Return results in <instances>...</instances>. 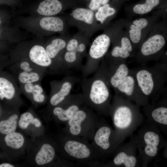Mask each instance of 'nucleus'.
Here are the masks:
<instances>
[{"mask_svg": "<svg viewBox=\"0 0 167 167\" xmlns=\"http://www.w3.org/2000/svg\"><path fill=\"white\" fill-rule=\"evenodd\" d=\"M142 166H146L158 156L160 150L165 144L160 130L149 123L143 126L137 135L133 137Z\"/></svg>", "mask_w": 167, "mask_h": 167, "instance_id": "obj_5", "label": "nucleus"}, {"mask_svg": "<svg viewBox=\"0 0 167 167\" xmlns=\"http://www.w3.org/2000/svg\"><path fill=\"white\" fill-rule=\"evenodd\" d=\"M61 139V152L66 161L88 165L98 164L100 159L89 140L64 134Z\"/></svg>", "mask_w": 167, "mask_h": 167, "instance_id": "obj_4", "label": "nucleus"}, {"mask_svg": "<svg viewBox=\"0 0 167 167\" xmlns=\"http://www.w3.org/2000/svg\"><path fill=\"white\" fill-rule=\"evenodd\" d=\"M10 62L4 59H0V69H5L10 66Z\"/></svg>", "mask_w": 167, "mask_h": 167, "instance_id": "obj_33", "label": "nucleus"}, {"mask_svg": "<svg viewBox=\"0 0 167 167\" xmlns=\"http://www.w3.org/2000/svg\"><path fill=\"white\" fill-rule=\"evenodd\" d=\"M137 84L142 93L149 101L154 103L165 90L167 66L158 63L148 66H141L133 70Z\"/></svg>", "mask_w": 167, "mask_h": 167, "instance_id": "obj_3", "label": "nucleus"}, {"mask_svg": "<svg viewBox=\"0 0 167 167\" xmlns=\"http://www.w3.org/2000/svg\"><path fill=\"white\" fill-rule=\"evenodd\" d=\"M5 141L9 147L14 149H18L24 145V139L21 134L15 131L6 135Z\"/></svg>", "mask_w": 167, "mask_h": 167, "instance_id": "obj_27", "label": "nucleus"}, {"mask_svg": "<svg viewBox=\"0 0 167 167\" xmlns=\"http://www.w3.org/2000/svg\"><path fill=\"white\" fill-rule=\"evenodd\" d=\"M40 25L45 30L54 32L61 31L64 28L62 20L55 17L47 16L42 18L40 20Z\"/></svg>", "mask_w": 167, "mask_h": 167, "instance_id": "obj_21", "label": "nucleus"}, {"mask_svg": "<svg viewBox=\"0 0 167 167\" xmlns=\"http://www.w3.org/2000/svg\"><path fill=\"white\" fill-rule=\"evenodd\" d=\"M110 0H91L89 5V9L92 11L97 10L101 6L108 3Z\"/></svg>", "mask_w": 167, "mask_h": 167, "instance_id": "obj_31", "label": "nucleus"}, {"mask_svg": "<svg viewBox=\"0 0 167 167\" xmlns=\"http://www.w3.org/2000/svg\"><path fill=\"white\" fill-rule=\"evenodd\" d=\"M34 118L33 114L30 112H26L23 113L19 121V127L22 129H26L30 124H32Z\"/></svg>", "mask_w": 167, "mask_h": 167, "instance_id": "obj_30", "label": "nucleus"}, {"mask_svg": "<svg viewBox=\"0 0 167 167\" xmlns=\"http://www.w3.org/2000/svg\"><path fill=\"white\" fill-rule=\"evenodd\" d=\"M28 60L36 65L54 71L53 62L42 46L36 45L32 47L28 52Z\"/></svg>", "mask_w": 167, "mask_h": 167, "instance_id": "obj_16", "label": "nucleus"}, {"mask_svg": "<svg viewBox=\"0 0 167 167\" xmlns=\"http://www.w3.org/2000/svg\"><path fill=\"white\" fill-rule=\"evenodd\" d=\"M101 120L96 112L85 105L65 124L64 134L91 141Z\"/></svg>", "mask_w": 167, "mask_h": 167, "instance_id": "obj_6", "label": "nucleus"}, {"mask_svg": "<svg viewBox=\"0 0 167 167\" xmlns=\"http://www.w3.org/2000/svg\"><path fill=\"white\" fill-rule=\"evenodd\" d=\"M111 87L114 90L129 74L130 69L124 62L113 63L109 66L102 65Z\"/></svg>", "mask_w": 167, "mask_h": 167, "instance_id": "obj_15", "label": "nucleus"}, {"mask_svg": "<svg viewBox=\"0 0 167 167\" xmlns=\"http://www.w3.org/2000/svg\"><path fill=\"white\" fill-rule=\"evenodd\" d=\"M115 9L111 7L110 5L106 3L97 9L95 16L96 19L101 23H103L106 18L115 13Z\"/></svg>", "mask_w": 167, "mask_h": 167, "instance_id": "obj_29", "label": "nucleus"}, {"mask_svg": "<svg viewBox=\"0 0 167 167\" xmlns=\"http://www.w3.org/2000/svg\"><path fill=\"white\" fill-rule=\"evenodd\" d=\"M160 0H146L143 4L135 5L133 8L134 12L139 14H143L151 11L159 4Z\"/></svg>", "mask_w": 167, "mask_h": 167, "instance_id": "obj_28", "label": "nucleus"}, {"mask_svg": "<svg viewBox=\"0 0 167 167\" xmlns=\"http://www.w3.org/2000/svg\"><path fill=\"white\" fill-rule=\"evenodd\" d=\"M79 44L77 40L74 39H71L66 44L65 48L66 51H72L75 50L77 48Z\"/></svg>", "mask_w": 167, "mask_h": 167, "instance_id": "obj_32", "label": "nucleus"}, {"mask_svg": "<svg viewBox=\"0 0 167 167\" xmlns=\"http://www.w3.org/2000/svg\"></svg>", "mask_w": 167, "mask_h": 167, "instance_id": "obj_38", "label": "nucleus"}, {"mask_svg": "<svg viewBox=\"0 0 167 167\" xmlns=\"http://www.w3.org/2000/svg\"><path fill=\"white\" fill-rule=\"evenodd\" d=\"M96 71L91 77L83 78L82 93L88 106L99 114L109 115L111 87L102 65Z\"/></svg>", "mask_w": 167, "mask_h": 167, "instance_id": "obj_2", "label": "nucleus"}, {"mask_svg": "<svg viewBox=\"0 0 167 167\" xmlns=\"http://www.w3.org/2000/svg\"><path fill=\"white\" fill-rule=\"evenodd\" d=\"M1 21L0 18V25L1 24Z\"/></svg>", "mask_w": 167, "mask_h": 167, "instance_id": "obj_37", "label": "nucleus"}, {"mask_svg": "<svg viewBox=\"0 0 167 167\" xmlns=\"http://www.w3.org/2000/svg\"><path fill=\"white\" fill-rule=\"evenodd\" d=\"M143 109L148 123L163 131L167 126V100L165 98L157 104L144 106Z\"/></svg>", "mask_w": 167, "mask_h": 167, "instance_id": "obj_13", "label": "nucleus"}, {"mask_svg": "<svg viewBox=\"0 0 167 167\" xmlns=\"http://www.w3.org/2000/svg\"><path fill=\"white\" fill-rule=\"evenodd\" d=\"M21 93L31 98L37 103L44 102L46 99V94L41 82H35L19 85Z\"/></svg>", "mask_w": 167, "mask_h": 167, "instance_id": "obj_17", "label": "nucleus"}, {"mask_svg": "<svg viewBox=\"0 0 167 167\" xmlns=\"http://www.w3.org/2000/svg\"><path fill=\"white\" fill-rule=\"evenodd\" d=\"M110 39L105 34L98 36L94 40L89 49L88 60L83 69L84 77L96 71L98 69V60L102 58L107 52L110 44Z\"/></svg>", "mask_w": 167, "mask_h": 167, "instance_id": "obj_9", "label": "nucleus"}, {"mask_svg": "<svg viewBox=\"0 0 167 167\" xmlns=\"http://www.w3.org/2000/svg\"><path fill=\"white\" fill-rule=\"evenodd\" d=\"M133 24L130 27L129 33L132 41L137 43L140 41L141 36V30L145 28L148 24L147 20L144 18H141L139 20L133 21Z\"/></svg>", "mask_w": 167, "mask_h": 167, "instance_id": "obj_23", "label": "nucleus"}, {"mask_svg": "<svg viewBox=\"0 0 167 167\" xmlns=\"http://www.w3.org/2000/svg\"><path fill=\"white\" fill-rule=\"evenodd\" d=\"M121 47L116 46L113 48L111 53L112 57L126 58L130 56L132 47L129 40L127 37H123L121 39Z\"/></svg>", "mask_w": 167, "mask_h": 167, "instance_id": "obj_22", "label": "nucleus"}, {"mask_svg": "<svg viewBox=\"0 0 167 167\" xmlns=\"http://www.w3.org/2000/svg\"><path fill=\"white\" fill-rule=\"evenodd\" d=\"M56 151L54 147L49 143H45L36 154L35 161L39 165H44L50 163L54 160Z\"/></svg>", "mask_w": 167, "mask_h": 167, "instance_id": "obj_20", "label": "nucleus"}, {"mask_svg": "<svg viewBox=\"0 0 167 167\" xmlns=\"http://www.w3.org/2000/svg\"><path fill=\"white\" fill-rule=\"evenodd\" d=\"M86 46L83 43L79 44L77 48L75 50L79 54H81L84 52L86 49Z\"/></svg>", "mask_w": 167, "mask_h": 167, "instance_id": "obj_34", "label": "nucleus"}, {"mask_svg": "<svg viewBox=\"0 0 167 167\" xmlns=\"http://www.w3.org/2000/svg\"><path fill=\"white\" fill-rule=\"evenodd\" d=\"M14 165L7 163H2L0 165V167H13Z\"/></svg>", "mask_w": 167, "mask_h": 167, "instance_id": "obj_36", "label": "nucleus"}, {"mask_svg": "<svg viewBox=\"0 0 167 167\" xmlns=\"http://www.w3.org/2000/svg\"><path fill=\"white\" fill-rule=\"evenodd\" d=\"M18 119V115L14 114L7 119L0 121V132L3 134L7 135L15 131Z\"/></svg>", "mask_w": 167, "mask_h": 167, "instance_id": "obj_26", "label": "nucleus"}, {"mask_svg": "<svg viewBox=\"0 0 167 167\" xmlns=\"http://www.w3.org/2000/svg\"><path fill=\"white\" fill-rule=\"evenodd\" d=\"M91 144L100 159L111 157L121 145L111 127L101 120L91 140Z\"/></svg>", "mask_w": 167, "mask_h": 167, "instance_id": "obj_7", "label": "nucleus"}, {"mask_svg": "<svg viewBox=\"0 0 167 167\" xmlns=\"http://www.w3.org/2000/svg\"><path fill=\"white\" fill-rule=\"evenodd\" d=\"M21 93L19 84L9 71L0 69V100L11 101Z\"/></svg>", "mask_w": 167, "mask_h": 167, "instance_id": "obj_14", "label": "nucleus"}, {"mask_svg": "<svg viewBox=\"0 0 167 167\" xmlns=\"http://www.w3.org/2000/svg\"><path fill=\"white\" fill-rule=\"evenodd\" d=\"M140 106L115 93L109 115L111 117L116 137L121 143L143 121Z\"/></svg>", "mask_w": 167, "mask_h": 167, "instance_id": "obj_1", "label": "nucleus"}, {"mask_svg": "<svg viewBox=\"0 0 167 167\" xmlns=\"http://www.w3.org/2000/svg\"><path fill=\"white\" fill-rule=\"evenodd\" d=\"M165 43L164 37L159 34L153 36L142 45L140 50L144 56H151L157 53L163 47Z\"/></svg>", "mask_w": 167, "mask_h": 167, "instance_id": "obj_18", "label": "nucleus"}, {"mask_svg": "<svg viewBox=\"0 0 167 167\" xmlns=\"http://www.w3.org/2000/svg\"><path fill=\"white\" fill-rule=\"evenodd\" d=\"M115 93L140 106L148 104L149 101L143 95L137 84L133 70L118 84Z\"/></svg>", "mask_w": 167, "mask_h": 167, "instance_id": "obj_10", "label": "nucleus"}, {"mask_svg": "<svg viewBox=\"0 0 167 167\" xmlns=\"http://www.w3.org/2000/svg\"><path fill=\"white\" fill-rule=\"evenodd\" d=\"M32 124L36 127H40L41 125V121L36 118H34Z\"/></svg>", "mask_w": 167, "mask_h": 167, "instance_id": "obj_35", "label": "nucleus"}, {"mask_svg": "<svg viewBox=\"0 0 167 167\" xmlns=\"http://www.w3.org/2000/svg\"><path fill=\"white\" fill-rule=\"evenodd\" d=\"M73 17L75 19L82 21L88 24H92L94 19V13L90 9L78 8L72 12Z\"/></svg>", "mask_w": 167, "mask_h": 167, "instance_id": "obj_25", "label": "nucleus"}, {"mask_svg": "<svg viewBox=\"0 0 167 167\" xmlns=\"http://www.w3.org/2000/svg\"><path fill=\"white\" fill-rule=\"evenodd\" d=\"M63 5L59 0H43L39 4L37 12L45 16L55 15L61 11Z\"/></svg>", "mask_w": 167, "mask_h": 167, "instance_id": "obj_19", "label": "nucleus"}, {"mask_svg": "<svg viewBox=\"0 0 167 167\" xmlns=\"http://www.w3.org/2000/svg\"><path fill=\"white\" fill-rule=\"evenodd\" d=\"M66 43L64 40L60 38H57L52 40L51 42L46 46L45 48L46 51L53 62L54 59L66 48Z\"/></svg>", "mask_w": 167, "mask_h": 167, "instance_id": "obj_24", "label": "nucleus"}, {"mask_svg": "<svg viewBox=\"0 0 167 167\" xmlns=\"http://www.w3.org/2000/svg\"><path fill=\"white\" fill-rule=\"evenodd\" d=\"M111 160L108 164V166L135 167L142 163L133 137L130 141L117 148L112 156Z\"/></svg>", "mask_w": 167, "mask_h": 167, "instance_id": "obj_8", "label": "nucleus"}, {"mask_svg": "<svg viewBox=\"0 0 167 167\" xmlns=\"http://www.w3.org/2000/svg\"><path fill=\"white\" fill-rule=\"evenodd\" d=\"M85 105L82 93L70 94L61 104L52 108V113L59 121L65 124Z\"/></svg>", "mask_w": 167, "mask_h": 167, "instance_id": "obj_11", "label": "nucleus"}, {"mask_svg": "<svg viewBox=\"0 0 167 167\" xmlns=\"http://www.w3.org/2000/svg\"><path fill=\"white\" fill-rule=\"evenodd\" d=\"M77 79L73 76H66L61 80L50 81V92L49 104L52 108L64 101L70 94Z\"/></svg>", "mask_w": 167, "mask_h": 167, "instance_id": "obj_12", "label": "nucleus"}]
</instances>
